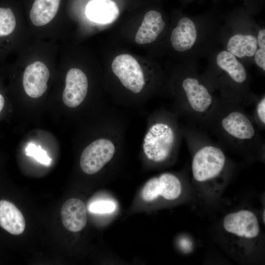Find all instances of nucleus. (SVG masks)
Segmentation results:
<instances>
[{
	"label": "nucleus",
	"mask_w": 265,
	"mask_h": 265,
	"mask_svg": "<svg viewBox=\"0 0 265 265\" xmlns=\"http://www.w3.org/2000/svg\"><path fill=\"white\" fill-rule=\"evenodd\" d=\"M226 161L222 150L214 145H204L195 152L191 161V173L199 190L208 195L219 193Z\"/></svg>",
	"instance_id": "f257e3e1"
},
{
	"label": "nucleus",
	"mask_w": 265,
	"mask_h": 265,
	"mask_svg": "<svg viewBox=\"0 0 265 265\" xmlns=\"http://www.w3.org/2000/svg\"><path fill=\"white\" fill-rule=\"evenodd\" d=\"M222 228L227 236L239 243L254 242L261 233L257 215L247 209L227 214L222 221Z\"/></svg>",
	"instance_id": "f03ea898"
},
{
	"label": "nucleus",
	"mask_w": 265,
	"mask_h": 265,
	"mask_svg": "<svg viewBox=\"0 0 265 265\" xmlns=\"http://www.w3.org/2000/svg\"><path fill=\"white\" fill-rule=\"evenodd\" d=\"M175 141L173 129L167 124L157 123L146 134L143 149L148 159L155 162H162L170 156Z\"/></svg>",
	"instance_id": "7ed1b4c3"
},
{
	"label": "nucleus",
	"mask_w": 265,
	"mask_h": 265,
	"mask_svg": "<svg viewBox=\"0 0 265 265\" xmlns=\"http://www.w3.org/2000/svg\"><path fill=\"white\" fill-rule=\"evenodd\" d=\"M183 192L181 180L173 174L164 173L149 179L141 191V197L146 202L161 198L165 200H175Z\"/></svg>",
	"instance_id": "20e7f679"
},
{
	"label": "nucleus",
	"mask_w": 265,
	"mask_h": 265,
	"mask_svg": "<svg viewBox=\"0 0 265 265\" xmlns=\"http://www.w3.org/2000/svg\"><path fill=\"white\" fill-rule=\"evenodd\" d=\"M111 68L127 89L134 93L142 90L145 83L143 72L134 57L129 54H120L113 59Z\"/></svg>",
	"instance_id": "39448f33"
},
{
	"label": "nucleus",
	"mask_w": 265,
	"mask_h": 265,
	"mask_svg": "<svg viewBox=\"0 0 265 265\" xmlns=\"http://www.w3.org/2000/svg\"><path fill=\"white\" fill-rule=\"evenodd\" d=\"M115 151L114 145L108 139L99 138L94 141L81 153V170L90 175L97 173L111 159Z\"/></svg>",
	"instance_id": "423d86ee"
},
{
	"label": "nucleus",
	"mask_w": 265,
	"mask_h": 265,
	"mask_svg": "<svg viewBox=\"0 0 265 265\" xmlns=\"http://www.w3.org/2000/svg\"><path fill=\"white\" fill-rule=\"evenodd\" d=\"M221 127L229 136L240 141L251 140L256 134L255 128L250 118L238 110H233L225 115L221 119Z\"/></svg>",
	"instance_id": "0eeeda50"
},
{
	"label": "nucleus",
	"mask_w": 265,
	"mask_h": 265,
	"mask_svg": "<svg viewBox=\"0 0 265 265\" xmlns=\"http://www.w3.org/2000/svg\"><path fill=\"white\" fill-rule=\"evenodd\" d=\"M182 85L187 103L194 112L203 113L211 107L212 97L207 87L198 79L188 76L183 80Z\"/></svg>",
	"instance_id": "6e6552de"
},
{
	"label": "nucleus",
	"mask_w": 265,
	"mask_h": 265,
	"mask_svg": "<svg viewBox=\"0 0 265 265\" xmlns=\"http://www.w3.org/2000/svg\"><path fill=\"white\" fill-rule=\"evenodd\" d=\"M88 86V80L84 73L78 68L70 69L66 76L62 94L64 104L71 108L79 106L87 95Z\"/></svg>",
	"instance_id": "1a4fd4ad"
},
{
	"label": "nucleus",
	"mask_w": 265,
	"mask_h": 265,
	"mask_svg": "<svg viewBox=\"0 0 265 265\" xmlns=\"http://www.w3.org/2000/svg\"><path fill=\"white\" fill-rule=\"evenodd\" d=\"M49 77V69L43 62L37 61L28 65L23 78L25 91L31 98L41 97L47 90Z\"/></svg>",
	"instance_id": "9d476101"
},
{
	"label": "nucleus",
	"mask_w": 265,
	"mask_h": 265,
	"mask_svg": "<svg viewBox=\"0 0 265 265\" xmlns=\"http://www.w3.org/2000/svg\"><path fill=\"white\" fill-rule=\"evenodd\" d=\"M198 37V29L194 21L184 16L173 29L170 41L176 51L185 52L190 50L195 44Z\"/></svg>",
	"instance_id": "9b49d317"
},
{
	"label": "nucleus",
	"mask_w": 265,
	"mask_h": 265,
	"mask_svg": "<svg viewBox=\"0 0 265 265\" xmlns=\"http://www.w3.org/2000/svg\"><path fill=\"white\" fill-rule=\"evenodd\" d=\"M61 218L64 227L70 232L82 230L87 223L86 209L84 202L78 198H71L63 205Z\"/></svg>",
	"instance_id": "f8f14e48"
},
{
	"label": "nucleus",
	"mask_w": 265,
	"mask_h": 265,
	"mask_svg": "<svg viewBox=\"0 0 265 265\" xmlns=\"http://www.w3.org/2000/svg\"><path fill=\"white\" fill-rule=\"evenodd\" d=\"M165 23L161 14L156 10H151L144 16L135 37L138 44H146L155 41L164 30Z\"/></svg>",
	"instance_id": "ddd939ff"
},
{
	"label": "nucleus",
	"mask_w": 265,
	"mask_h": 265,
	"mask_svg": "<svg viewBox=\"0 0 265 265\" xmlns=\"http://www.w3.org/2000/svg\"><path fill=\"white\" fill-rule=\"evenodd\" d=\"M85 14L91 21L107 24L117 19L119 10L112 0H90L85 7Z\"/></svg>",
	"instance_id": "4468645a"
},
{
	"label": "nucleus",
	"mask_w": 265,
	"mask_h": 265,
	"mask_svg": "<svg viewBox=\"0 0 265 265\" xmlns=\"http://www.w3.org/2000/svg\"><path fill=\"white\" fill-rule=\"evenodd\" d=\"M0 226L13 235L22 234L26 227L25 219L21 211L5 200H0Z\"/></svg>",
	"instance_id": "2eb2a0df"
},
{
	"label": "nucleus",
	"mask_w": 265,
	"mask_h": 265,
	"mask_svg": "<svg viewBox=\"0 0 265 265\" xmlns=\"http://www.w3.org/2000/svg\"><path fill=\"white\" fill-rule=\"evenodd\" d=\"M215 62L217 67L234 82L242 84L246 81L248 75L244 66L236 56L227 51L220 52L216 56Z\"/></svg>",
	"instance_id": "dca6fc26"
},
{
	"label": "nucleus",
	"mask_w": 265,
	"mask_h": 265,
	"mask_svg": "<svg viewBox=\"0 0 265 265\" xmlns=\"http://www.w3.org/2000/svg\"><path fill=\"white\" fill-rule=\"evenodd\" d=\"M226 49L238 58L253 57L257 49L256 36L250 33L234 34L229 38Z\"/></svg>",
	"instance_id": "f3484780"
},
{
	"label": "nucleus",
	"mask_w": 265,
	"mask_h": 265,
	"mask_svg": "<svg viewBox=\"0 0 265 265\" xmlns=\"http://www.w3.org/2000/svg\"><path fill=\"white\" fill-rule=\"evenodd\" d=\"M60 0H35L29 13L32 23L40 26L50 22L56 15Z\"/></svg>",
	"instance_id": "a211bd4d"
},
{
	"label": "nucleus",
	"mask_w": 265,
	"mask_h": 265,
	"mask_svg": "<svg viewBox=\"0 0 265 265\" xmlns=\"http://www.w3.org/2000/svg\"><path fill=\"white\" fill-rule=\"evenodd\" d=\"M257 41V49L253 56L256 64L265 70V29H260L256 36Z\"/></svg>",
	"instance_id": "6ab92c4d"
},
{
	"label": "nucleus",
	"mask_w": 265,
	"mask_h": 265,
	"mask_svg": "<svg viewBox=\"0 0 265 265\" xmlns=\"http://www.w3.org/2000/svg\"><path fill=\"white\" fill-rule=\"evenodd\" d=\"M26 154L44 165H49L52 161L46 151L42 149L40 145L36 146L34 143H30L27 145L26 148Z\"/></svg>",
	"instance_id": "aec40b11"
},
{
	"label": "nucleus",
	"mask_w": 265,
	"mask_h": 265,
	"mask_svg": "<svg viewBox=\"0 0 265 265\" xmlns=\"http://www.w3.org/2000/svg\"><path fill=\"white\" fill-rule=\"evenodd\" d=\"M115 209V205L112 201H99L91 203L89 211L93 213H105L111 212Z\"/></svg>",
	"instance_id": "412c9836"
},
{
	"label": "nucleus",
	"mask_w": 265,
	"mask_h": 265,
	"mask_svg": "<svg viewBox=\"0 0 265 265\" xmlns=\"http://www.w3.org/2000/svg\"><path fill=\"white\" fill-rule=\"evenodd\" d=\"M256 114L260 122L265 124V98L263 97L257 104L256 107Z\"/></svg>",
	"instance_id": "4be33fe9"
},
{
	"label": "nucleus",
	"mask_w": 265,
	"mask_h": 265,
	"mask_svg": "<svg viewBox=\"0 0 265 265\" xmlns=\"http://www.w3.org/2000/svg\"><path fill=\"white\" fill-rule=\"evenodd\" d=\"M245 4L250 8H255L263 0H244Z\"/></svg>",
	"instance_id": "5701e85b"
},
{
	"label": "nucleus",
	"mask_w": 265,
	"mask_h": 265,
	"mask_svg": "<svg viewBox=\"0 0 265 265\" xmlns=\"http://www.w3.org/2000/svg\"><path fill=\"white\" fill-rule=\"evenodd\" d=\"M4 98L3 96L0 94V112L1 111L4 105Z\"/></svg>",
	"instance_id": "b1692460"
},
{
	"label": "nucleus",
	"mask_w": 265,
	"mask_h": 265,
	"mask_svg": "<svg viewBox=\"0 0 265 265\" xmlns=\"http://www.w3.org/2000/svg\"></svg>",
	"instance_id": "393cba45"
}]
</instances>
